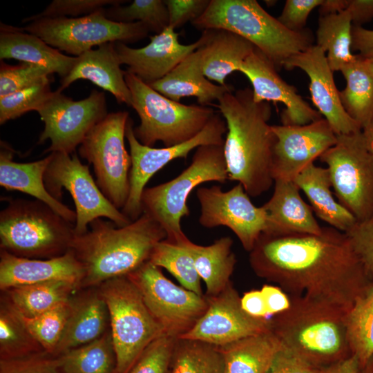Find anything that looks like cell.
Instances as JSON below:
<instances>
[{"label": "cell", "mask_w": 373, "mask_h": 373, "mask_svg": "<svg viewBox=\"0 0 373 373\" xmlns=\"http://www.w3.org/2000/svg\"><path fill=\"white\" fill-rule=\"evenodd\" d=\"M58 356L61 373H116L117 357L110 328L93 341Z\"/></svg>", "instance_id": "cell-37"}, {"label": "cell", "mask_w": 373, "mask_h": 373, "mask_svg": "<svg viewBox=\"0 0 373 373\" xmlns=\"http://www.w3.org/2000/svg\"><path fill=\"white\" fill-rule=\"evenodd\" d=\"M79 289L70 298V310L53 355L90 343L110 328L109 312L98 287Z\"/></svg>", "instance_id": "cell-24"}, {"label": "cell", "mask_w": 373, "mask_h": 373, "mask_svg": "<svg viewBox=\"0 0 373 373\" xmlns=\"http://www.w3.org/2000/svg\"><path fill=\"white\" fill-rule=\"evenodd\" d=\"M204 44L198 49L202 70L210 81L225 85L226 78L238 71L255 46L242 37L224 29H206Z\"/></svg>", "instance_id": "cell-30"}, {"label": "cell", "mask_w": 373, "mask_h": 373, "mask_svg": "<svg viewBox=\"0 0 373 373\" xmlns=\"http://www.w3.org/2000/svg\"><path fill=\"white\" fill-rule=\"evenodd\" d=\"M12 151H1V186L7 190L18 191L30 195L75 224V211L54 198L45 185L44 174L52 159V153L44 159L26 163L17 162L12 160Z\"/></svg>", "instance_id": "cell-28"}, {"label": "cell", "mask_w": 373, "mask_h": 373, "mask_svg": "<svg viewBox=\"0 0 373 373\" xmlns=\"http://www.w3.org/2000/svg\"><path fill=\"white\" fill-rule=\"evenodd\" d=\"M60 360L46 351L28 356L0 359V373H61Z\"/></svg>", "instance_id": "cell-48"}, {"label": "cell", "mask_w": 373, "mask_h": 373, "mask_svg": "<svg viewBox=\"0 0 373 373\" xmlns=\"http://www.w3.org/2000/svg\"><path fill=\"white\" fill-rule=\"evenodd\" d=\"M353 26H362L373 19V0H346Z\"/></svg>", "instance_id": "cell-56"}, {"label": "cell", "mask_w": 373, "mask_h": 373, "mask_svg": "<svg viewBox=\"0 0 373 373\" xmlns=\"http://www.w3.org/2000/svg\"><path fill=\"white\" fill-rule=\"evenodd\" d=\"M283 67L299 68L309 79L312 101L318 113L329 123L336 135L361 131L360 126L345 111L334 82L325 52L316 44L289 58Z\"/></svg>", "instance_id": "cell-21"}, {"label": "cell", "mask_w": 373, "mask_h": 373, "mask_svg": "<svg viewBox=\"0 0 373 373\" xmlns=\"http://www.w3.org/2000/svg\"><path fill=\"white\" fill-rule=\"evenodd\" d=\"M148 85L171 100L180 102L182 98L194 97L202 106H209L224 93L233 91L231 85H216L204 75L198 50L165 77Z\"/></svg>", "instance_id": "cell-27"}, {"label": "cell", "mask_w": 373, "mask_h": 373, "mask_svg": "<svg viewBox=\"0 0 373 373\" xmlns=\"http://www.w3.org/2000/svg\"><path fill=\"white\" fill-rule=\"evenodd\" d=\"M238 71L251 82L255 102H280L285 105L280 115L281 124L305 125L323 118L294 86L279 75L274 64L256 47Z\"/></svg>", "instance_id": "cell-20"}, {"label": "cell", "mask_w": 373, "mask_h": 373, "mask_svg": "<svg viewBox=\"0 0 373 373\" xmlns=\"http://www.w3.org/2000/svg\"><path fill=\"white\" fill-rule=\"evenodd\" d=\"M341 72L346 82L345 88L339 90L342 105L363 129L373 117V76L359 55Z\"/></svg>", "instance_id": "cell-35"}, {"label": "cell", "mask_w": 373, "mask_h": 373, "mask_svg": "<svg viewBox=\"0 0 373 373\" xmlns=\"http://www.w3.org/2000/svg\"><path fill=\"white\" fill-rule=\"evenodd\" d=\"M294 182L305 193L316 216L330 227L346 233L357 222L354 215L333 196L327 168L312 163Z\"/></svg>", "instance_id": "cell-31"}, {"label": "cell", "mask_w": 373, "mask_h": 373, "mask_svg": "<svg viewBox=\"0 0 373 373\" xmlns=\"http://www.w3.org/2000/svg\"><path fill=\"white\" fill-rule=\"evenodd\" d=\"M149 261L157 267L166 269L182 287L198 295H204L201 278L193 259L184 247L163 240L155 246Z\"/></svg>", "instance_id": "cell-41"}, {"label": "cell", "mask_w": 373, "mask_h": 373, "mask_svg": "<svg viewBox=\"0 0 373 373\" xmlns=\"http://www.w3.org/2000/svg\"><path fill=\"white\" fill-rule=\"evenodd\" d=\"M240 303L242 309L251 316L260 318H270L260 290L254 289L245 292L240 297Z\"/></svg>", "instance_id": "cell-54"}, {"label": "cell", "mask_w": 373, "mask_h": 373, "mask_svg": "<svg viewBox=\"0 0 373 373\" xmlns=\"http://www.w3.org/2000/svg\"><path fill=\"white\" fill-rule=\"evenodd\" d=\"M22 28L50 46L75 57L108 42H137L149 32L140 21L119 23L108 19L104 8L78 17L38 19Z\"/></svg>", "instance_id": "cell-11"}, {"label": "cell", "mask_w": 373, "mask_h": 373, "mask_svg": "<svg viewBox=\"0 0 373 373\" xmlns=\"http://www.w3.org/2000/svg\"><path fill=\"white\" fill-rule=\"evenodd\" d=\"M127 277L138 289L147 308L164 334L178 338L188 332L208 307L205 295L178 286L150 261Z\"/></svg>", "instance_id": "cell-14"}, {"label": "cell", "mask_w": 373, "mask_h": 373, "mask_svg": "<svg viewBox=\"0 0 373 373\" xmlns=\"http://www.w3.org/2000/svg\"><path fill=\"white\" fill-rule=\"evenodd\" d=\"M352 49L358 51V55L363 58H373V30L353 26Z\"/></svg>", "instance_id": "cell-55"}, {"label": "cell", "mask_w": 373, "mask_h": 373, "mask_svg": "<svg viewBox=\"0 0 373 373\" xmlns=\"http://www.w3.org/2000/svg\"><path fill=\"white\" fill-rule=\"evenodd\" d=\"M360 373H373V355L361 370Z\"/></svg>", "instance_id": "cell-60"}, {"label": "cell", "mask_w": 373, "mask_h": 373, "mask_svg": "<svg viewBox=\"0 0 373 373\" xmlns=\"http://www.w3.org/2000/svg\"><path fill=\"white\" fill-rule=\"evenodd\" d=\"M319 159L327 166L338 201L357 221L373 215V153L362 131L337 135L336 143Z\"/></svg>", "instance_id": "cell-12"}, {"label": "cell", "mask_w": 373, "mask_h": 373, "mask_svg": "<svg viewBox=\"0 0 373 373\" xmlns=\"http://www.w3.org/2000/svg\"><path fill=\"white\" fill-rule=\"evenodd\" d=\"M196 196L200 205V224L207 228L227 227L248 252L267 231L266 210L252 203L240 183L227 191L218 185L199 187Z\"/></svg>", "instance_id": "cell-17"}, {"label": "cell", "mask_w": 373, "mask_h": 373, "mask_svg": "<svg viewBox=\"0 0 373 373\" xmlns=\"http://www.w3.org/2000/svg\"><path fill=\"white\" fill-rule=\"evenodd\" d=\"M50 79L0 98V124L37 111L49 98Z\"/></svg>", "instance_id": "cell-44"}, {"label": "cell", "mask_w": 373, "mask_h": 373, "mask_svg": "<svg viewBox=\"0 0 373 373\" xmlns=\"http://www.w3.org/2000/svg\"><path fill=\"white\" fill-rule=\"evenodd\" d=\"M227 126L223 117L216 113L206 126L191 140L170 147L153 148L141 144L133 132V122L129 117L126 128V138L130 147L131 168L129 173V194L122 212L131 221L143 213L141 197L150 178L171 161L184 158L203 145L224 146Z\"/></svg>", "instance_id": "cell-15"}, {"label": "cell", "mask_w": 373, "mask_h": 373, "mask_svg": "<svg viewBox=\"0 0 373 373\" xmlns=\"http://www.w3.org/2000/svg\"><path fill=\"white\" fill-rule=\"evenodd\" d=\"M364 62L367 68L373 76V58H364Z\"/></svg>", "instance_id": "cell-61"}, {"label": "cell", "mask_w": 373, "mask_h": 373, "mask_svg": "<svg viewBox=\"0 0 373 373\" xmlns=\"http://www.w3.org/2000/svg\"><path fill=\"white\" fill-rule=\"evenodd\" d=\"M70 310V299L36 316H20L43 350L53 354L61 338Z\"/></svg>", "instance_id": "cell-43"}, {"label": "cell", "mask_w": 373, "mask_h": 373, "mask_svg": "<svg viewBox=\"0 0 373 373\" xmlns=\"http://www.w3.org/2000/svg\"><path fill=\"white\" fill-rule=\"evenodd\" d=\"M229 180L223 146L198 147L190 165L176 178L153 187L145 188L141 197L142 212L158 222L166 233V240L179 245L187 238L181 220L189 215L187 199L198 185Z\"/></svg>", "instance_id": "cell-7"}, {"label": "cell", "mask_w": 373, "mask_h": 373, "mask_svg": "<svg viewBox=\"0 0 373 373\" xmlns=\"http://www.w3.org/2000/svg\"><path fill=\"white\" fill-rule=\"evenodd\" d=\"M352 26L347 10L319 17L316 45L327 53L333 72L341 71L356 57L351 50Z\"/></svg>", "instance_id": "cell-36"}, {"label": "cell", "mask_w": 373, "mask_h": 373, "mask_svg": "<svg viewBox=\"0 0 373 373\" xmlns=\"http://www.w3.org/2000/svg\"><path fill=\"white\" fill-rule=\"evenodd\" d=\"M52 74L48 69L37 64L22 62L9 65L1 61L0 98L18 90L49 79Z\"/></svg>", "instance_id": "cell-45"}, {"label": "cell", "mask_w": 373, "mask_h": 373, "mask_svg": "<svg viewBox=\"0 0 373 373\" xmlns=\"http://www.w3.org/2000/svg\"><path fill=\"white\" fill-rule=\"evenodd\" d=\"M218 102L227 126L223 148L229 180L241 184L249 196L258 197L274 182L271 169L276 138L268 123L270 104L255 102L248 87L227 92Z\"/></svg>", "instance_id": "cell-2"}, {"label": "cell", "mask_w": 373, "mask_h": 373, "mask_svg": "<svg viewBox=\"0 0 373 373\" xmlns=\"http://www.w3.org/2000/svg\"><path fill=\"white\" fill-rule=\"evenodd\" d=\"M224 360L218 347L191 339H175L170 373H223Z\"/></svg>", "instance_id": "cell-39"}, {"label": "cell", "mask_w": 373, "mask_h": 373, "mask_svg": "<svg viewBox=\"0 0 373 373\" xmlns=\"http://www.w3.org/2000/svg\"><path fill=\"white\" fill-rule=\"evenodd\" d=\"M282 345L271 331L220 347L223 373H267Z\"/></svg>", "instance_id": "cell-33"}, {"label": "cell", "mask_w": 373, "mask_h": 373, "mask_svg": "<svg viewBox=\"0 0 373 373\" xmlns=\"http://www.w3.org/2000/svg\"><path fill=\"white\" fill-rule=\"evenodd\" d=\"M233 240L222 237L210 245L202 246L192 242L188 238L179 245L188 250L196 270L206 285V297L219 294L231 283L236 258L232 251Z\"/></svg>", "instance_id": "cell-32"}, {"label": "cell", "mask_w": 373, "mask_h": 373, "mask_svg": "<svg viewBox=\"0 0 373 373\" xmlns=\"http://www.w3.org/2000/svg\"><path fill=\"white\" fill-rule=\"evenodd\" d=\"M80 288L63 281L21 285L1 291L3 297L21 315L33 317L65 303Z\"/></svg>", "instance_id": "cell-34"}, {"label": "cell", "mask_w": 373, "mask_h": 373, "mask_svg": "<svg viewBox=\"0 0 373 373\" xmlns=\"http://www.w3.org/2000/svg\"><path fill=\"white\" fill-rule=\"evenodd\" d=\"M126 2L119 0H53L41 12L23 19V23L41 18L67 17L90 15L104 6H117Z\"/></svg>", "instance_id": "cell-47"}, {"label": "cell", "mask_w": 373, "mask_h": 373, "mask_svg": "<svg viewBox=\"0 0 373 373\" xmlns=\"http://www.w3.org/2000/svg\"><path fill=\"white\" fill-rule=\"evenodd\" d=\"M75 236L70 249L84 269L81 289L127 276L149 261L155 246L166 238L162 226L143 213L124 227L97 218Z\"/></svg>", "instance_id": "cell-3"}, {"label": "cell", "mask_w": 373, "mask_h": 373, "mask_svg": "<svg viewBox=\"0 0 373 373\" xmlns=\"http://www.w3.org/2000/svg\"><path fill=\"white\" fill-rule=\"evenodd\" d=\"M346 329L352 354L361 370L373 355V280L347 313Z\"/></svg>", "instance_id": "cell-38"}, {"label": "cell", "mask_w": 373, "mask_h": 373, "mask_svg": "<svg viewBox=\"0 0 373 373\" xmlns=\"http://www.w3.org/2000/svg\"><path fill=\"white\" fill-rule=\"evenodd\" d=\"M124 77L131 94V106L140 119L133 132L143 145L153 147L160 141L164 147H170L185 142L196 136L216 114L209 106L171 100L126 70Z\"/></svg>", "instance_id": "cell-8"}, {"label": "cell", "mask_w": 373, "mask_h": 373, "mask_svg": "<svg viewBox=\"0 0 373 373\" xmlns=\"http://www.w3.org/2000/svg\"><path fill=\"white\" fill-rule=\"evenodd\" d=\"M346 9V0H323L318 7L320 16L335 14Z\"/></svg>", "instance_id": "cell-58"}, {"label": "cell", "mask_w": 373, "mask_h": 373, "mask_svg": "<svg viewBox=\"0 0 373 373\" xmlns=\"http://www.w3.org/2000/svg\"><path fill=\"white\" fill-rule=\"evenodd\" d=\"M84 269L71 250L49 259L19 257L1 249L0 289L63 280L81 289Z\"/></svg>", "instance_id": "cell-23"}, {"label": "cell", "mask_w": 373, "mask_h": 373, "mask_svg": "<svg viewBox=\"0 0 373 373\" xmlns=\"http://www.w3.org/2000/svg\"><path fill=\"white\" fill-rule=\"evenodd\" d=\"M361 131L367 149L373 153V117Z\"/></svg>", "instance_id": "cell-59"}, {"label": "cell", "mask_w": 373, "mask_h": 373, "mask_svg": "<svg viewBox=\"0 0 373 373\" xmlns=\"http://www.w3.org/2000/svg\"><path fill=\"white\" fill-rule=\"evenodd\" d=\"M276 141L272 176L294 181L308 165L337 141V135L323 117L305 125H271Z\"/></svg>", "instance_id": "cell-19"}, {"label": "cell", "mask_w": 373, "mask_h": 373, "mask_svg": "<svg viewBox=\"0 0 373 373\" xmlns=\"http://www.w3.org/2000/svg\"><path fill=\"white\" fill-rule=\"evenodd\" d=\"M115 43H105L78 56L74 67L61 79L57 90L61 92L73 82L86 79L111 93L119 104L131 106V94L125 81V71L120 67Z\"/></svg>", "instance_id": "cell-26"}, {"label": "cell", "mask_w": 373, "mask_h": 373, "mask_svg": "<svg viewBox=\"0 0 373 373\" xmlns=\"http://www.w3.org/2000/svg\"><path fill=\"white\" fill-rule=\"evenodd\" d=\"M175 339L164 334L153 341L127 373H170Z\"/></svg>", "instance_id": "cell-46"}, {"label": "cell", "mask_w": 373, "mask_h": 373, "mask_svg": "<svg viewBox=\"0 0 373 373\" xmlns=\"http://www.w3.org/2000/svg\"><path fill=\"white\" fill-rule=\"evenodd\" d=\"M106 17L119 23H143L149 31L160 33L169 26V12L164 0H134L130 5L112 6L105 9Z\"/></svg>", "instance_id": "cell-42"}, {"label": "cell", "mask_w": 373, "mask_h": 373, "mask_svg": "<svg viewBox=\"0 0 373 373\" xmlns=\"http://www.w3.org/2000/svg\"><path fill=\"white\" fill-rule=\"evenodd\" d=\"M345 233L367 273L373 279V215L357 221Z\"/></svg>", "instance_id": "cell-49"}, {"label": "cell", "mask_w": 373, "mask_h": 373, "mask_svg": "<svg viewBox=\"0 0 373 373\" xmlns=\"http://www.w3.org/2000/svg\"><path fill=\"white\" fill-rule=\"evenodd\" d=\"M271 198L262 206L268 215V228L264 233L275 236L320 234L323 227L313 210L301 198L294 181L277 179Z\"/></svg>", "instance_id": "cell-25"}, {"label": "cell", "mask_w": 373, "mask_h": 373, "mask_svg": "<svg viewBox=\"0 0 373 373\" xmlns=\"http://www.w3.org/2000/svg\"><path fill=\"white\" fill-rule=\"evenodd\" d=\"M206 298V312L180 338L200 341L220 347L270 331L269 318H255L242 309L240 296L231 283L217 296Z\"/></svg>", "instance_id": "cell-18"}, {"label": "cell", "mask_w": 373, "mask_h": 373, "mask_svg": "<svg viewBox=\"0 0 373 373\" xmlns=\"http://www.w3.org/2000/svg\"><path fill=\"white\" fill-rule=\"evenodd\" d=\"M166 6L169 26L174 29L199 18L209 5L210 0H164Z\"/></svg>", "instance_id": "cell-51"}, {"label": "cell", "mask_w": 373, "mask_h": 373, "mask_svg": "<svg viewBox=\"0 0 373 373\" xmlns=\"http://www.w3.org/2000/svg\"><path fill=\"white\" fill-rule=\"evenodd\" d=\"M361 367L354 356L323 370V373H360Z\"/></svg>", "instance_id": "cell-57"}, {"label": "cell", "mask_w": 373, "mask_h": 373, "mask_svg": "<svg viewBox=\"0 0 373 373\" xmlns=\"http://www.w3.org/2000/svg\"><path fill=\"white\" fill-rule=\"evenodd\" d=\"M127 111L108 113L95 124L79 146V155L92 164L96 182L106 198L118 209L129 194L131 157L125 147Z\"/></svg>", "instance_id": "cell-10"}, {"label": "cell", "mask_w": 373, "mask_h": 373, "mask_svg": "<svg viewBox=\"0 0 373 373\" xmlns=\"http://www.w3.org/2000/svg\"><path fill=\"white\" fill-rule=\"evenodd\" d=\"M44 351L20 314L3 297L0 304V359L19 358Z\"/></svg>", "instance_id": "cell-40"}, {"label": "cell", "mask_w": 373, "mask_h": 373, "mask_svg": "<svg viewBox=\"0 0 373 373\" xmlns=\"http://www.w3.org/2000/svg\"><path fill=\"white\" fill-rule=\"evenodd\" d=\"M289 297V307L269 318L270 331L283 348L321 370L352 356L347 312L305 296Z\"/></svg>", "instance_id": "cell-4"}, {"label": "cell", "mask_w": 373, "mask_h": 373, "mask_svg": "<svg viewBox=\"0 0 373 373\" xmlns=\"http://www.w3.org/2000/svg\"><path fill=\"white\" fill-rule=\"evenodd\" d=\"M44 123L38 144L50 145L44 153L73 154L90 129L108 114L105 93L93 90L84 99L75 101L58 90L37 111Z\"/></svg>", "instance_id": "cell-16"}, {"label": "cell", "mask_w": 373, "mask_h": 373, "mask_svg": "<svg viewBox=\"0 0 373 373\" xmlns=\"http://www.w3.org/2000/svg\"><path fill=\"white\" fill-rule=\"evenodd\" d=\"M260 278L289 296H305L347 313L372 281L347 235L332 227L320 234L262 233L249 252Z\"/></svg>", "instance_id": "cell-1"}, {"label": "cell", "mask_w": 373, "mask_h": 373, "mask_svg": "<svg viewBox=\"0 0 373 373\" xmlns=\"http://www.w3.org/2000/svg\"><path fill=\"white\" fill-rule=\"evenodd\" d=\"M270 317L286 310L290 305V297L275 285L265 284L260 289Z\"/></svg>", "instance_id": "cell-53"}, {"label": "cell", "mask_w": 373, "mask_h": 373, "mask_svg": "<svg viewBox=\"0 0 373 373\" xmlns=\"http://www.w3.org/2000/svg\"><path fill=\"white\" fill-rule=\"evenodd\" d=\"M0 59L1 61L15 59L44 66L62 78L69 74L77 61V57L61 53L22 28L2 23L0 26Z\"/></svg>", "instance_id": "cell-29"}, {"label": "cell", "mask_w": 373, "mask_h": 373, "mask_svg": "<svg viewBox=\"0 0 373 373\" xmlns=\"http://www.w3.org/2000/svg\"><path fill=\"white\" fill-rule=\"evenodd\" d=\"M191 24L202 30L224 29L242 37L278 71L289 58L314 44L311 30L287 29L256 0H210L204 13Z\"/></svg>", "instance_id": "cell-5"}, {"label": "cell", "mask_w": 373, "mask_h": 373, "mask_svg": "<svg viewBox=\"0 0 373 373\" xmlns=\"http://www.w3.org/2000/svg\"><path fill=\"white\" fill-rule=\"evenodd\" d=\"M50 153L52 159L44 174L45 185L59 200L63 188L72 196L76 209L75 236L87 232L90 223L97 218H106L117 227L132 222L106 198L93 180L88 166L83 164L76 153Z\"/></svg>", "instance_id": "cell-13"}, {"label": "cell", "mask_w": 373, "mask_h": 373, "mask_svg": "<svg viewBox=\"0 0 373 373\" xmlns=\"http://www.w3.org/2000/svg\"><path fill=\"white\" fill-rule=\"evenodd\" d=\"M178 37L169 26L151 37L149 44L142 48H131L122 42H115V46L120 64L128 66L126 71L149 84L165 77L205 41L203 31L196 41L189 45L180 44Z\"/></svg>", "instance_id": "cell-22"}, {"label": "cell", "mask_w": 373, "mask_h": 373, "mask_svg": "<svg viewBox=\"0 0 373 373\" xmlns=\"http://www.w3.org/2000/svg\"><path fill=\"white\" fill-rule=\"evenodd\" d=\"M75 236L73 223L37 200H12L0 213L1 249L17 256H62L70 249Z\"/></svg>", "instance_id": "cell-6"}, {"label": "cell", "mask_w": 373, "mask_h": 373, "mask_svg": "<svg viewBox=\"0 0 373 373\" xmlns=\"http://www.w3.org/2000/svg\"><path fill=\"white\" fill-rule=\"evenodd\" d=\"M267 373H323V370L313 366L282 347Z\"/></svg>", "instance_id": "cell-52"}, {"label": "cell", "mask_w": 373, "mask_h": 373, "mask_svg": "<svg viewBox=\"0 0 373 373\" xmlns=\"http://www.w3.org/2000/svg\"><path fill=\"white\" fill-rule=\"evenodd\" d=\"M97 287L109 312L116 373H127L149 345L164 332L127 276L108 280Z\"/></svg>", "instance_id": "cell-9"}, {"label": "cell", "mask_w": 373, "mask_h": 373, "mask_svg": "<svg viewBox=\"0 0 373 373\" xmlns=\"http://www.w3.org/2000/svg\"><path fill=\"white\" fill-rule=\"evenodd\" d=\"M323 0H287L278 20L294 32L304 30L311 12L318 8Z\"/></svg>", "instance_id": "cell-50"}]
</instances>
